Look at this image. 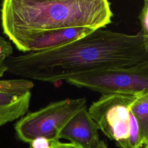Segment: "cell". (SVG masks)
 <instances>
[{"instance_id": "cell-1", "label": "cell", "mask_w": 148, "mask_h": 148, "mask_svg": "<svg viewBox=\"0 0 148 148\" xmlns=\"http://www.w3.org/2000/svg\"><path fill=\"white\" fill-rule=\"evenodd\" d=\"M148 60L142 32L135 35L94 30L59 47L12 56L8 72L26 79L56 83L95 70L127 68Z\"/></svg>"}, {"instance_id": "cell-2", "label": "cell", "mask_w": 148, "mask_h": 148, "mask_svg": "<svg viewBox=\"0 0 148 148\" xmlns=\"http://www.w3.org/2000/svg\"><path fill=\"white\" fill-rule=\"evenodd\" d=\"M113 14L107 0H5L0 4L6 36L71 28L95 30L110 24Z\"/></svg>"}, {"instance_id": "cell-3", "label": "cell", "mask_w": 148, "mask_h": 148, "mask_svg": "<svg viewBox=\"0 0 148 148\" xmlns=\"http://www.w3.org/2000/svg\"><path fill=\"white\" fill-rule=\"evenodd\" d=\"M86 102L85 98H65L27 113L14 124L16 137L28 143L39 137L59 140L62 129L76 114L87 108Z\"/></svg>"}, {"instance_id": "cell-4", "label": "cell", "mask_w": 148, "mask_h": 148, "mask_svg": "<svg viewBox=\"0 0 148 148\" xmlns=\"http://www.w3.org/2000/svg\"><path fill=\"white\" fill-rule=\"evenodd\" d=\"M66 82L79 88L103 94L148 93V60L127 68L95 70L72 77Z\"/></svg>"}, {"instance_id": "cell-5", "label": "cell", "mask_w": 148, "mask_h": 148, "mask_svg": "<svg viewBox=\"0 0 148 148\" xmlns=\"http://www.w3.org/2000/svg\"><path fill=\"white\" fill-rule=\"evenodd\" d=\"M138 96L124 93L103 94L92 103L88 112L105 136L119 142L128 137L131 108Z\"/></svg>"}, {"instance_id": "cell-6", "label": "cell", "mask_w": 148, "mask_h": 148, "mask_svg": "<svg viewBox=\"0 0 148 148\" xmlns=\"http://www.w3.org/2000/svg\"><path fill=\"white\" fill-rule=\"evenodd\" d=\"M94 30L89 28H71L15 33L7 37L19 51L24 53H36L52 49L80 39Z\"/></svg>"}, {"instance_id": "cell-7", "label": "cell", "mask_w": 148, "mask_h": 148, "mask_svg": "<svg viewBox=\"0 0 148 148\" xmlns=\"http://www.w3.org/2000/svg\"><path fill=\"white\" fill-rule=\"evenodd\" d=\"M34 87L26 79L0 80V127L27 113Z\"/></svg>"}, {"instance_id": "cell-8", "label": "cell", "mask_w": 148, "mask_h": 148, "mask_svg": "<svg viewBox=\"0 0 148 148\" xmlns=\"http://www.w3.org/2000/svg\"><path fill=\"white\" fill-rule=\"evenodd\" d=\"M98 130L86 108L76 114L65 124L58 138L59 139H66L82 148H99L101 140Z\"/></svg>"}, {"instance_id": "cell-9", "label": "cell", "mask_w": 148, "mask_h": 148, "mask_svg": "<svg viewBox=\"0 0 148 148\" xmlns=\"http://www.w3.org/2000/svg\"><path fill=\"white\" fill-rule=\"evenodd\" d=\"M131 112L137 121L141 140L145 145L148 142V93L138 97Z\"/></svg>"}, {"instance_id": "cell-10", "label": "cell", "mask_w": 148, "mask_h": 148, "mask_svg": "<svg viewBox=\"0 0 148 148\" xmlns=\"http://www.w3.org/2000/svg\"><path fill=\"white\" fill-rule=\"evenodd\" d=\"M117 146L120 148H142L139 128L136 120L130 111V127L128 137L122 140L116 142Z\"/></svg>"}, {"instance_id": "cell-11", "label": "cell", "mask_w": 148, "mask_h": 148, "mask_svg": "<svg viewBox=\"0 0 148 148\" xmlns=\"http://www.w3.org/2000/svg\"><path fill=\"white\" fill-rule=\"evenodd\" d=\"M13 46L9 40L0 36V77L8 72L7 61L12 56Z\"/></svg>"}, {"instance_id": "cell-12", "label": "cell", "mask_w": 148, "mask_h": 148, "mask_svg": "<svg viewBox=\"0 0 148 148\" xmlns=\"http://www.w3.org/2000/svg\"><path fill=\"white\" fill-rule=\"evenodd\" d=\"M141 24V32L148 44V0L144 1L143 5L139 15Z\"/></svg>"}, {"instance_id": "cell-13", "label": "cell", "mask_w": 148, "mask_h": 148, "mask_svg": "<svg viewBox=\"0 0 148 148\" xmlns=\"http://www.w3.org/2000/svg\"><path fill=\"white\" fill-rule=\"evenodd\" d=\"M53 141L45 137H39L29 143V147L31 148H51Z\"/></svg>"}, {"instance_id": "cell-14", "label": "cell", "mask_w": 148, "mask_h": 148, "mask_svg": "<svg viewBox=\"0 0 148 148\" xmlns=\"http://www.w3.org/2000/svg\"><path fill=\"white\" fill-rule=\"evenodd\" d=\"M51 148H82L72 143H63L60 140H54Z\"/></svg>"}, {"instance_id": "cell-15", "label": "cell", "mask_w": 148, "mask_h": 148, "mask_svg": "<svg viewBox=\"0 0 148 148\" xmlns=\"http://www.w3.org/2000/svg\"><path fill=\"white\" fill-rule=\"evenodd\" d=\"M99 148H108L107 145L106 144V143H105V142L104 140H101Z\"/></svg>"}, {"instance_id": "cell-16", "label": "cell", "mask_w": 148, "mask_h": 148, "mask_svg": "<svg viewBox=\"0 0 148 148\" xmlns=\"http://www.w3.org/2000/svg\"><path fill=\"white\" fill-rule=\"evenodd\" d=\"M142 148H148V142L146 143L145 145H143Z\"/></svg>"}, {"instance_id": "cell-17", "label": "cell", "mask_w": 148, "mask_h": 148, "mask_svg": "<svg viewBox=\"0 0 148 148\" xmlns=\"http://www.w3.org/2000/svg\"><path fill=\"white\" fill-rule=\"evenodd\" d=\"M29 148H31V147H29Z\"/></svg>"}]
</instances>
